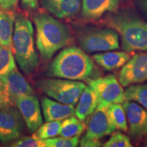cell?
<instances>
[{
  "mask_svg": "<svg viewBox=\"0 0 147 147\" xmlns=\"http://www.w3.org/2000/svg\"><path fill=\"white\" fill-rule=\"evenodd\" d=\"M36 30V47L41 57L49 60L71 40L69 29L65 24L45 12L34 16Z\"/></svg>",
  "mask_w": 147,
  "mask_h": 147,
  "instance_id": "obj_1",
  "label": "cell"
},
{
  "mask_svg": "<svg viewBox=\"0 0 147 147\" xmlns=\"http://www.w3.org/2000/svg\"><path fill=\"white\" fill-rule=\"evenodd\" d=\"M95 70L94 61L82 49L67 47L57 55L48 67L47 75L71 80L89 78Z\"/></svg>",
  "mask_w": 147,
  "mask_h": 147,
  "instance_id": "obj_2",
  "label": "cell"
},
{
  "mask_svg": "<svg viewBox=\"0 0 147 147\" xmlns=\"http://www.w3.org/2000/svg\"><path fill=\"white\" fill-rule=\"evenodd\" d=\"M106 25L118 32L125 51H147V21L123 11L108 16Z\"/></svg>",
  "mask_w": 147,
  "mask_h": 147,
  "instance_id": "obj_3",
  "label": "cell"
},
{
  "mask_svg": "<svg viewBox=\"0 0 147 147\" xmlns=\"http://www.w3.org/2000/svg\"><path fill=\"white\" fill-rule=\"evenodd\" d=\"M12 42L20 68L26 74H32L38 68L39 58L34 45V27L25 14H15Z\"/></svg>",
  "mask_w": 147,
  "mask_h": 147,
  "instance_id": "obj_4",
  "label": "cell"
},
{
  "mask_svg": "<svg viewBox=\"0 0 147 147\" xmlns=\"http://www.w3.org/2000/svg\"><path fill=\"white\" fill-rule=\"evenodd\" d=\"M40 91L57 102L69 105L77 104L86 85L77 80L43 78L37 82Z\"/></svg>",
  "mask_w": 147,
  "mask_h": 147,
  "instance_id": "obj_5",
  "label": "cell"
},
{
  "mask_svg": "<svg viewBox=\"0 0 147 147\" xmlns=\"http://www.w3.org/2000/svg\"><path fill=\"white\" fill-rule=\"evenodd\" d=\"M78 43L84 52L95 53L119 49V35L111 27L85 29L78 34Z\"/></svg>",
  "mask_w": 147,
  "mask_h": 147,
  "instance_id": "obj_6",
  "label": "cell"
},
{
  "mask_svg": "<svg viewBox=\"0 0 147 147\" xmlns=\"http://www.w3.org/2000/svg\"><path fill=\"white\" fill-rule=\"evenodd\" d=\"M89 86L97 96L96 109L106 110L111 104H121L125 101V91L123 86L113 74L91 80Z\"/></svg>",
  "mask_w": 147,
  "mask_h": 147,
  "instance_id": "obj_7",
  "label": "cell"
},
{
  "mask_svg": "<svg viewBox=\"0 0 147 147\" xmlns=\"http://www.w3.org/2000/svg\"><path fill=\"white\" fill-rule=\"evenodd\" d=\"M34 94V90L16 67L10 71L0 89V108L14 106L19 97Z\"/></svg>",
  "mask_w": 147,
  "mask_h": 147,
  "instance_id": "obj_8",
  "label": "cell"
},
{
  "mask_svg": "<svg viewBox=\"0 0 147 147\" xmlns=\"http://www.w3.org/2000/svg\"><path fill=\"white\" fill-rule=\"evenodd\" d=\"M25 123L20 111L14 106L0 108V142L18 140L23 133Z\"/></svg>",
  "mask_w": 147,
  "mask_h": 147,
  "instance_id": "obj_9",
  "label": "cell"
},
{
  "mask_svg": "<svg viewBox=\"0 0 147 147\" xmlns=\"http://www.w3.org/2000/svg\"><path fill=\"white\" fill-rule=\"evenodd\" d=\"M119 81L123 87H128L147 81V51L134 55L123 66Z\"/></svg>",
  "mask_w": 147,
  "mask_h": 147,
  "instance_id": "obj_10",
  "label": "cell"
},
{
  "mask_svg": "<svg viewBox=\"0 0 147 147\" xmlns=\"http://www.w3.org/2000/svg\"><path fill=\"white\" fill-rule=\"evenodd\" d=\"M127 116L129 134L134 138L147 135V110L134 101L123 102Z\"/></svg>",
  "mask_w": 147,
  "mask_h": 147,
  "instance_id": "obj_11",
  "label": "cell"
},
{
  "mask_svg": "<svg viewBox=\"0 0 147 147\" xmlns=\"http://www.w3.org/2000/svg\"><path fill=\"white\" fill-rule=\"evenodd\" d=\"M16 105L29 131L34 133L42 124L41 109L38 98L33 94L21 97L16 100Z\"/></svg>",
  "mask_w": 147,
  "mask_h": 147,
  "instance_id": "obj_12",
  "label": "cell"
},
{
  "mask_svg": "<svg viewBox=\"0 0 147 147\" xmlns=\"http://www.w3.org/2000/svg\"><path fill=\"white\" fill-rule=\"evenodd\" d=\"M116 129L110 121L106 110L95 109L88 119L87 132L83 137L100 140L110 135Z\"/></svg>",
  "mask_w": 147,
  "mask_h": 147,
  "instance_id": "obj_13",
  "label": "cell"
},
{
  "mask_svg": "<svg viewBox=\"0 0 147 147\" xmlns=\"http://www.w3.org/2000/svg\"><path fill=\"white\" fill-rule=\"evenodd\" d=\"M120 0H82V16L87 21H94L106 14L115 12Z\"/></svg>",
  "mask_w": 147,
  "mask_h": 147,
  "instance_id": "obj_14",
  "label": "cell"
},
{
  "mask_svg": "<svg viewBox=\"0 0 147 147\" xmlns=\"http://www.w3.org/2000/svg\"><path fill=\"white\" fill-rule=\"evenodd\" d=\"M40 1L46 10L60 19L75 16L81 6L80 0H40Z\"/></svg>",
  "mask_w": 147,
  "mask_h": 147,
  "instance_id": "obj_15",
  "label": "cell"
},
{
  "mask_svg": "<svg viewBox=\"0 0 147 147\" xmlns=\"http://www.w3.org/2000/svg\"><path fill=\"white\" fill-rule=\"evenodd\" d=\"M41 105L46 122L61 121L75 115L74 106L56 102L48 97L42 99Z\"/></svg>",
  "mask_w": 147,
  "mask_h": 147,
  "instance_id": "obj_16",
  "label": "cell"
},
{
  "mask_svg": "<svg viewBox=\"0 0 147 147\" xmlns=\"http://www.w3.org/2000/svg\"><path fill=\"white\" fill-rule=\"evenodd\" d=\"M131 55L125 51H106L93 55V59L107 71H114L123 67L131 58Z\"/></svg>",
  "mask_w": 147,
  "mask_h": 147,
  "instance_id": "obj_17",
  "label": "cell"
},
{
  "mask_svg": "<svg viewBox=\"0 0 147 147\" xmlns=\"http://www.w3.org/2000/svg\"><path fill=\"white\" fill-rule=\"evenodd\" d=\"M97 106V100L95 93L89 85L86 86L77 103L75 115L80 120H85L95 111Z\"/></svg>",
  "mask_w": 147,
  "mask_h": 147,
  "instance_id": "obj_18",
  "label": "cell"
},
{
  "mask_svg": "<svg viewBox=\"0 0 147 147\" xmlns=\"http://www.w3.org/2000/svg\"><path fill=\"white\" fill-rule=\"evenodd\" d=\"M15 14L12 11L0 9V45L7 47L14 52L12 37Z\"/></svg>",
  "mask_w": 147,
  "mask_h": 147,
  "instance_id": "obj_19",
  "label": "cell"
},
{
  "mask_svg": "<svg viewBox=\"0 0 147 147\" xmlns=\"http://www.w3.org/2000/svg\"><path fill=\"white\" fill-rule=\"evenodd\" d=\"M107 115L113 125L123 131H128V124L125 111L121 103H115L106 109Z\"/></svg>",
  "mask_w": 147,
  "mask_h": 147,
  "instance_id": "obj_20",
  "label": "cell"
},
{
  "mask_svg": "<svg viewBox=\"0 0 147 147\" xmlns=\"http://www.w3.org/2000/svg\"><path fill=\"white\" fill-rule=\"evenodd\" d=\"M13 51L0 46V89L2 87L11 71L16 67Z\"/></svg>",
  "mask_w": 147,
  "mask_h": 147,
  "instance_id": "obj_21",
  "label": "cell"
},
{
  "mask_svg": "<svg viewBox=\"0 0 147 147\" xmlns=\"http://www.w3.org/2000/svg\"><path fill=\"white\" fill-rule=\"evenodd\" d=\"M134 101L147 110V83L128 86L125 90V101Z\"/></svg>",
  "mask_w": 147,
  "mask_h": 147,
  "instance_id": "obj_22",
  "label": "cell"
},
{
  "mask_svg": "<svg viewBox=\"0 0 147 147\" xmlns=\"http://www.w3.org/2000/svg\"><path fill=\"white\" fill-rule=\"evenodd\" d=\"M82 121L74 116L65 119L61 122L59 135L65 138L80 136L85 129V125Z\"/></svg>",
  "mask_w": 147,
  "mask_h": 147,
  "instance_id": "obj_23",
  "label": "cell"
},
{
  "mask_svg": "<svg viewBox=\"0 0 147 147\" xmlns=\"http://www.w3.org/2000/svg\"><path fill=\"white\" fill-rule=\"evenodd\" d=\"M61 127V121H48L45 124H42L35 131L34 134L36 136L43 140L52 138L59 134Z\"/></svg>",
  "mask_w": 147,
  "mask_h": 147,
  "instance_id": "obj_24",
  "label": "cell"
},
{
  "mask_svg": "<svg viewBox=\"0 0 147 147\" xmlns=\"http://www.w3.org/2000/svg\"><path fill=\"white\" fill-rule=\"evenodd\" d=\"M80 137H57L45 140L47 147H75L79 144Z\"/></svg>",
  "mask_w": 147,
  "mask_h": 147,
  "instance_id": "obj_25",
  "label": "cell"
},
{
  "mask_svg": "<svg viewBox=\"0 0 147 147\" xmlns=\"http://www.w3.org/2000/svg\"><path fill=\"white\" fill-rule=\"evenodd\" d=\"M104 147H131L132 144L128 136L121 132H115L109 140L103 144Z\"/></svg>",
  "mask_w": 147,
  "mask_h": 147,
  "instance_id": "obj_26",
  "label": "cell"
},
{
  "mask_svg": "<svg viewBox=\"0 0 147 147\" xmlns=\"http://www.w3.org/2000/svg\"><path fill=\"white\" fill-rule=\"evenodd\" d=\"M13 147H47L45 140L41 139L34 134L31 136H25L11 145Z\"/></svg>",
  "mask_w": 147,
  "mask_h": 147,
  "instance_id": "obj_27",
  "label": "cell"
},
{
  "mask_svg": "<svg viewBox=\"0 0 147 147\" xmlns=\"http://www.w3.org/2000/svg\"><path fill=\"white\" fill-rule=\"evenodd\" d=\"M80 146L82 147H98L101 146L102 142L100 140L87 138L82 137L80 141H79Z\"/></svg>",
  "mask_w": 147,
  "mask_h": 147,
  "instance_id": "obj_28",
  "label": "cell"
},
{
  "mask_svg": "<svg viewBox=\"0 0 147 147\" xmlns=\"http://www.w3.org/2000/svg\"><path fill=\"white\" fill-rule=\"evenodd\" d=\"M18 0H0V8L6 11H12L17 7Z\"/></svg>",
  "mask_w": 147,
  "mask_h": 147,
  "instance_id": "obj_29",
  "label": "cell"
},
{
  "mask_svg": "<svg viewBox=\"0 0 147 147\" xmlns=\"http://www.w3.org/2000/svg\"><path fill=\"white\" fill-rule=\"evenodd\" d=\"M22 6L25 10L34 11L38 8V0H21Z\"/></svg>",
  "mask_w": 147,
  "mask_h": 147,
  "instance_id": "obj_30",
  "label": "cell"
},
{
  "mask_svg": "<svg viewBox=\"0 0 147 147\" xmlns=\"http://www.w3.org/2000/svg\"><path fill=\"white\" fill-rule=\"evenodd\" d=\"M136 4L140 10L147 16V0H138Z\"/></svg>",
  "mask_w": 147,
  "mask_h": 147,
  "instance_id": "obj_31",
  "label": "cell"
}]
</instances>
